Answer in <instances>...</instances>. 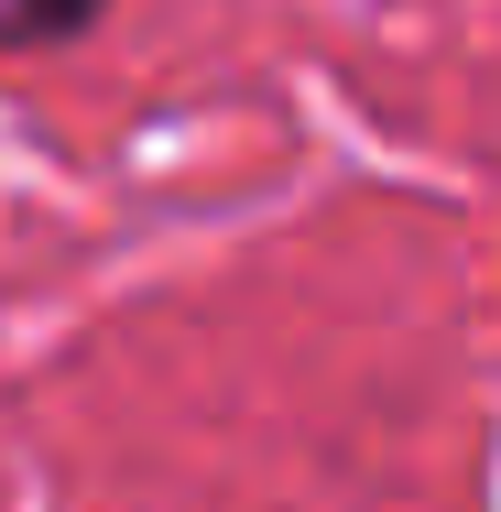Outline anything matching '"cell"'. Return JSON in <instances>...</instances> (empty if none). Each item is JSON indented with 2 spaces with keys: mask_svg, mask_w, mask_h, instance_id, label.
Returning <instances> with one entry per match:
<instances>
[{
  "mask_svg": "<svg viewBox=\"0 0 501 512\" xmlns=\"http://www.w3.org/2000/svg\"><path fill=\"white\" fill-rule=\"evenodd\" d=\"M77 22H99V0H0V44H55Z\"/></svg>",
  "mask_w": 501,
  "mask_h": 512,
  "instance_id": "6da1fadb",
  "label": "cell"
}]
</instances>
